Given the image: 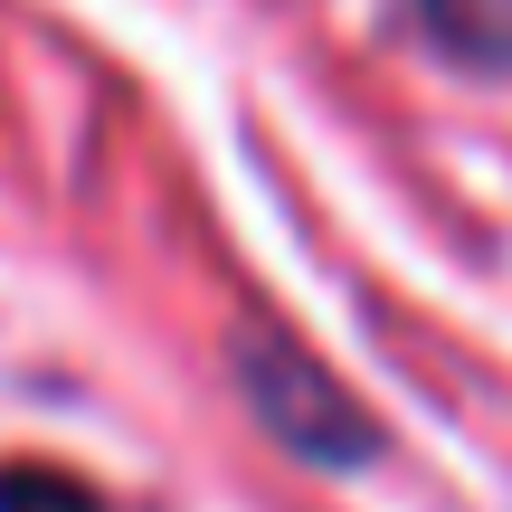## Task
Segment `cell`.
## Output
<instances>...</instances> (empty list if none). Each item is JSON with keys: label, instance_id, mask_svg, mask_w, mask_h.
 <instances>
[{"label": "cell", "instance_id": "cell-1", "mask_svg": "<svg viewBox=\"0 0 512 512\" xmlns=\"http://www.w3.org/2000/svg\"><path fill=\"white\" fill-rule=\"evenodd\" d=\"M228 380H238V399L256 408V427H266L285 456L323 465V475H351V465L380 456V427L361 418V399H351L304 342H285L275 323L228 332Z\"/></svg>", "mask_w": 512, "mask_h": 512}, {"label": "cell", "instance_id": "cell-2", "mask_svg": "<svg viewBox=\"0 0 512 512\" xmlns=\"http://www.w3.org/2000/svg\"><path fill=\"white\" fill-rule=\"evenodd\" d=\"M427 29V48L456 57V67L512 76V0H408Z\"/></svg>", "mask_w": 512, "mask_h": 512}, {"label": "cell", "instance_id": "cell-3", "mask_svg": "<svg viewBox=\"0 0 512 512\" xmlns=\"http://www.w3.org/2000/svg\"><path fill=\"white\" fill-rule=\"evenodd\" d=\"M0 512H105V503L57 465H0Z\"/></svg>", "mask_w": 512, "mask_h": 512}]
</instances>
